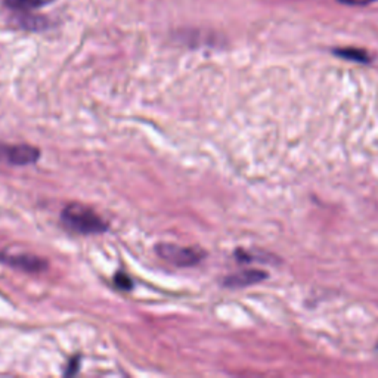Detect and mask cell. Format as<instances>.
Instances as JSON below:
<instances>
[{"instance_id":"4","label":"cell","mask_w":378,"mask_h":378,"mask_svg":"<svg viewBox=\"0 0 378 378\" xmlns=\"http://www.w3.org/2000/svg\"><path fill=\"white\" fill-rule=\"evenodd\" d=\"M0 263H5L13 269H20L28 274H40L47 269L46 259L33 255H9L6 251H0Z\"/></svg>"},{"instance_id":"5","label":"cell","mask_w":378,"mask_h":378,"mask_svg":"<svg viewBox=\"0 0 378 378\" xmlns=\"http://www.w3.org/2000/svg\"><path fill=\"white\" fill-rule=\"evenodd\" d=\"M266 278H267V275L264 272L245 271V272L233 274V275L225 278L224 284H225V287L241 288V287H247V286H253V284H257V282H260V281H263Z\"/></svg>"},{"instance_id":"8","label":"cell","mask_w":378,"mask_h":378,"mask_svg":"<svg viewBox=\"0 0 378 378\" xmlns=\"http://www.w3.org/2000/svg\"><path fill=\"white\" fill-rule=\"evenodd\" d=\"M114 284L121 290H132L133 288V281L123 272H118L114 276Z\"/></svg>"},{"instance_id":"3","label":"cell","mask_w":378,"mask_h":378,"mask_svg":"<svg viewBox=\"0 0 378 378\" xmlns=\"http://www.w3.org/2000/svg\"><path fill=\"white\" fill-rule=\"evenodd\" d=\"M40 155H42L40 150L33 145L0 144V163L23 167V166H30V164L37 163Z\"/></svg>"},{"instance_id":"10","label":"cell","mask_w":378,"mask_h":378,"mask_svg":"<svg viewBox=\"0 0 378 378\" xmlns=\"http://www.w3.org/2000/svg\"><path fill=\"white\" fill-rule=\"evenodd\" d=\"M343 4L346 5H353V6H362V5H370L372 2H375V0H341Z\"/></svg>"},{"instance_id":"1","label":"cell","mask_w":378,"mask_h":378,"mask_svg":"<svg viewBox=\"0 0 378 378\" xmlns=\"http://www.w3.org/2000/svg\"><path fill=\"white\" fill-rule=\"evenodd\" d=\"M61 222L67 229L80 235H98L108 231L105 220L83 204L71 202L61 213Z\"/></svg>"},{"instance_id":"2","label":"cell","mask_w":378,"mask_h":378,"mask_svg":"<svg viewBox=\"0 0 378 378\" xmlns=\"http://www.w3.org/2000/svg\"><path fill=\"white\" fill-rule=\"evenodd\" d=\"M155 253L159 255L166 262L179 266L189 267L201 263L206 257V251H202L195 247H182L178 244L161 243L155 245Z\"/></svg>"},{"instance_id":"9","label":"cell","mask_w":378,"mask_h":378,"mask_svg":"<svg viewBox=\"0 0 378 378\" xmlns=\"http://www.w3.org/2000/svg\"><path fill=\"white\" fill-rule=\"evenodd\" d=\"M78 365H80V359H78V358L71 359V360H70V364H68L70 370H67L66 374H67V375H73V374H75V372L78 371Z\"/></svg>"},{"instance_id":"6","label":"cell","mask_w":378,"mask_h":378,"mask_svg":"<svg viewBox=\"0 0 378 378\" xmlns=\"http://www.w3.org/2000/svg\"><path fill=\"white\" fill-rule=\"evenodd\" d=\"M49 2L51 0H5V5L17 13H28Z\"/></svg>"},{"instance_id":"7","label":"cell","mask_w":378,"mask_h":378,"mask_svg":"<svg viewBox=\"0 0 378 378\" xmlns=\"http://www.w3.org/2000/svg\"><path fill=\"white\" fill-rule=\"evenodd\" d=\"M336 54L343 58L352 59V61H359V62L368 61V55L364 51H358V49H341V51H336Z\"/></svg>"}]
</instances>
